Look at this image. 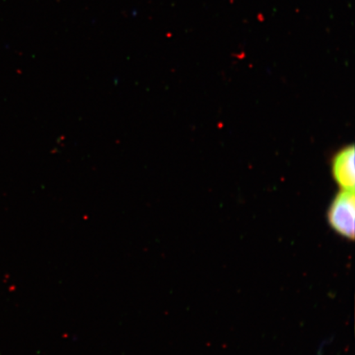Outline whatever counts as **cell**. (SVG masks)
<instances>
[{
	"mask_svg": "<svg viewBox=\"0 0 355 355\" xmlns=\"http://www.w3.org/2000/svg\"><path fill=\"white\" fill-rule=\"evenodd\" d=\"M328 224L334 232L347 241L355 236L354 191L343 190L336 195L327 212Z\"/></svg>",
	"mask_w": 355,
	"mask_h": 355,
	"instance_id": "cell-1",
	"label": "cell"
},
{
	"mask_svg": "<svg viewBox=\"0 0 355 355\" xmlns=\"http://www.w3.org/2000/svg\"><path fill=\"white\" fill-rule=\"evenodd\" d=\"M333 175L344 190L354 191V146H346L337 153L332 166Z\"/></svg>",
	"mask_w": 355,
	"mask_h": 355,
	"instance_id": "cell-2",
	"label": "cell"
}]
</instances>
